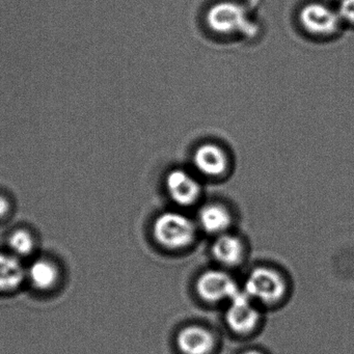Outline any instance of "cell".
<instances>
[{
	"mask_svg": "<svg viewBox=\"0 0 354 354\" xmlns=\"http://www.w3.org/2000/svg\"><path fill=\"white\" fill-rule=\"evenodd\" d=\"M212 254L215 260L221 264L234 266L243 257V244L236 236L221 234L213 243Z\"/></svg>",
	"mask_w": 354,
	"mask_h": 354,
	"instance_id": "obj_12",
	"label": "cell"
},
{
	"mask_svg": "<svg viewBox=\"0 0 354 354\" xmlns=\"http://www.w3.org/2000/svg\"><path fill=\"white\" fill-rule=\"evenodd\" d=\"M177 345L184 354H209L214 348V335L198 325L184 327L178 333Z\"/></svg>",
	"mask_w": 354,
	"mask_h": 354,
	"instance_id": "obj_8",
	"label": "cell"
},
{
	"mask_svg": "<svg viewBox=\"0 0 354 354\" xmlns=\"http://www.w3.org/2000/svg\"><path fill=\"white\" fill-rule=\"evenodd\" d=\"M285 289V281L279 273L272 269L259 267L248 274L243 291L254 301L271 304L283 297Z\"/></svg>",
	"mask_w": 354,
	"mask_h": 354,
	"instance_id": "obj_2",
	"label": "cell"
},
{
	"mask_svg": "<svg viewBox=\"0 0 354 354\" xmlns=\"http://www.w3.org/2000/svg\"><path fill=\"white\" fill-rule=\"evenodd\" d=\"M9 245L16 257L30 256L35 248L34 238L26 230H18L10 237Z\"/></svg>",
	"mask_w": 354,
	"mask_h": 354,
	"instance_id": "obj_14",
	"label": "cell"
},
{
	"mask_svg": "<svg viewBox=\"0 0 354 354\" xmlns=\"http://www.w3.org/2000/svg\"><path fill=\"white\" fill-rule=\"evenodd\" d=\"M26 279V269L15 254H0V291H13Z\"/></svg>",
	"mask_w": 354,
	"mask_h": 354,
	"instance_id": "obj_10",
	"label": "cell"
},
{
	"mask_svg": "<svg viewBox=\"0 0 354 354\" xmlns=\"http://www.w3.org/2000/svg\"><path fill=\"white\" fill-rule=\"evenodd\" d=\"M194 163L203 175L219 177L227 171V157L221 147L205 144L198 147L194 152Z\"/></svg>",
	"mask_w": 354,
	"mask_h": 354,
	"instance_id": "obj_9",
	"label": "cell"
},
{
	"mask_svg": "<svg viewBox=\"0 0 354 354\" xmlns=\"http://www.w3.org/2000/svg\"><path fill=\"white\" fill-rule=\"evenodd\" d=\"M207 24L219 35L248 32L250 28L245 10L232 1H223L211 7L207 14Z\"/></svg>",
	"mask_w": 354,
	"mask_h": 354,
	"instance_id": "obj_3",
	"label": "cell"
},
{
	"mask_svg": "<svg viewBox=\"0 0 354 354\" xmlns=\"http://www.w3.org/2000/svg\"><path fill=\"white\" fill-rule=\"evenodd\" d=\"M198 223L205 232L213 235H221L229 229L232 223L229 211L219 204H209L198 213Z\"/></svg>",
	"mask_w": 354,
	"mask_h": 354,
	"instance_id": "obj_11",
	"label": "cell"
},
{
	"mask_svg": "<svg viewBox=\"0 0 354 354\" xmlns=\"http://www.w3.org/2000/svg\"><path fill=\"white\" fill-rule=\"evenodd\" d=\"M196 229L194 221L179 212H165L153 225V234L160 245L167 248H182L192 243Z\"/></svg>",
	"mask_w": 354,
	"mask_h": 354,
	"instance_id": "obj_1",
	"label": "cell"
},
{
	"mask_svg": "<svg viewBox=\"0 0 354 354\" xmlns=\"http://www.w3.org/2000/svg\"><path fill=\"white\" fill-rule=\"evenodd\" d=\"M26 279L36 289H51L59 279V270L53 262L47 260H37L26 269Z\"/></svg>",
	"mask_w": 354,
	"mask_h": 354,
	"instance_id": "obj_13",
	"label": "cell"
},
{
	"mask_svg": "<svg viewBox=\"0 0 354 354\" xmlns=\"http://www.w3.org/2000/svg\"><path fill=\"white\" fill-rule=\"evenodd\" d=\"M196 291L206 301L219 302L229 301L240 290L235 281L225 271L208 270L198 277Z\"/></svg>",
	"mask_w": 354,
	"mask_h": 354,
	"instance_id": "obj_6",
	"label": "cell"
},
{
	"mask_svg": "<svg viewBox=\"0 0 354 354\" xmlns=\"http://www.w3.org/2000/svg\"><path fill=\"white\" fill-rule=\"evenodd\" d=\"M299 20L306 32L320 37L335 34L341 24L337 11L319 3L304 6L300 11Z\"/></svg>",
	"mask_w": 354,
	"mask_h": 354,
	"instance_id": "obj_4",
	"label": "cell"
},
{
	"mask_svg": "<svg viewBox=\"0 0 354 354\" xmlns=\"http://www.w3.org/2000/svg\"><path fill=\"white\" fill-rule=\"evenodd\" d=\"M10 203L5 196H0V219H3L9 213Z\"/></svg>",
	"mask_w": 354,
	"mask_h": 354,
	"instance_id": "obj_16",
	"label": "cell"
},
{
	"mask_svg": "<svg viewBox=\"0 0 354 354\" xmlns=\"http://www.w3.org/2000/svg\"><path fill=\"white\" fill-rule=\"evenodd\" d=\"M242 354H262L261 352L254 351V350H252V351H246L243 352Z\"/></svg>",
	"mask_w": 354,
	"mask_h": 354,
	"instance_id": "obj_17",
	"label": "cell"
},
{
	"mask_svg": "<svg viewBox=\"0 0 354 354\" xmlns=\"http://www.w3.org/2000/svg\"><path fill=\"white\" fill-rule=\"evenodd\" d=\"M165 184L171 200L181 206H189L200 198V183L184 169L171 171L167 175Z\"/></svg>",
	"mask_w": 354,
	"mask_h": 354,
	"instance_id": "obj_7",
	"label": "cell"
},
{
	"mask_svg": "<svg viewBox=\"0 0 354 354\" xmlns=\"http://www.w3.org/2000/svg\"><path fill=\"white\" fill-rule=\"evenodd\" d=\"M337 12L341 21L354 26V0H341Z\"/></svg>",
	"mask_w": 354,
	"mask_h": 354,
	"instance_id": "obj_15",
	"label": "cell"
},
{
	"mask_svg": "<svg viewBox=\"0 0 354 354\" xmlns=\"http://www.w3.org/2000/svg\"><path fill=\"white\" fill-rule=\"evenodd\" d=\"M260 314L254 300L240 290L229 300L225 312V321L230 328L238 333H248L258 325Z\"/></svg>",
	"mask_w": 354,
	"mask_h": 354,
	"instance_id": "obj_5",
	"label": "cell"
}]
</instances>
